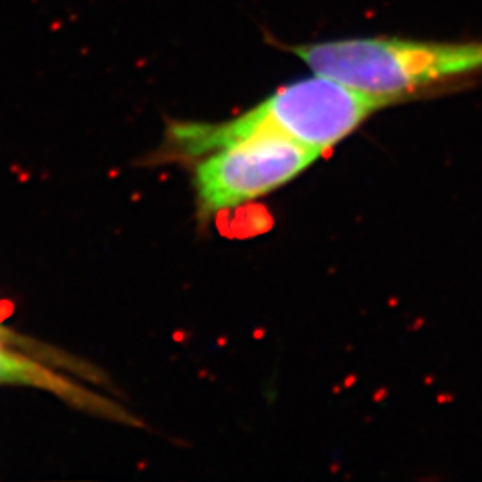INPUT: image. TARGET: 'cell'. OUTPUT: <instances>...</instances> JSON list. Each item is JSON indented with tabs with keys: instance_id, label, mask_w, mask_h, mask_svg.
<instances>
[{
	"instance_id": "1",
	"label": "cell",
	"mask_w": 482,
	"mask_h": 482,
	"mask_svg": "<svg viewBox=\"0 0 482 482\" xmlns=\"http://www.w3.org/2000/svg\"><path fill=\"white\" fill-rule=\"evenodd\" d=\"M391 104H395L393 100L315 73L282 86L233 120L171 123L168 145L171 154L204 158L254 132L274 130L323 156L359 129L372 114Z\"/></svg>"
},
{
	"instance_id": "2",
	"label": "cell",
	"mask_w": 482,
	"mask_h": 482,
	"mask_svg": "<svg viewBox=\"0 0 482 482\" xmlns=\"http://www.w3.org/2000/svg\"><path fill=\"white\" fill-rule=\"evenodd\" d=\"M279 48L300 57L313 73L393 102L482 70V41L366 36Z\"/></svg>"
},
{
	"instance_id": "4",
	"label": "cell",
	"mask_w": 482,
	"mask_h": 482,
	"mask_svg": "<svg viewBox=\"0 0 482 482\" xmlns=\"http://www.w3.org/2000/svg\"><path fill=\"white\" fill-rule=\"evenodd\" d=\"M0 386H24L47 391L77 409L114 421H134L123 407L66 375L43 364L36 354L16 352L13 345L0 341Z\"/></svg>"
},
{
	"instance_id": "3",
	"label": "cell",
	"mask_w": 482,
	"mask_h": 482,
	"mask_svg": "<svg viewBox=\"0 0 482 482\" xmlns=\"http://www.w3.org/2000/svg\"><path fill=\"white\" fill-rule=\"evenodd\" d=\"M320 152L274 130L252 136L204 156L197 164L195 189L205 215L240 207L293 181Z\"/></svg>"
},
{
	"instance_id": "5",
	"label": "cell",
	"mask_w": 482,
	"mask_h": 482,
	"mask_svg": "<svg viewBox=\"0 0 482 482\" xmlns=\"http://www.w3.org/2000/svg\"><path fill=\"white\" fill-rule=\"evenodd\" d=\"M0 341L9 343V345L18 346V349H24V350H25V349H29V346H36V349H38V345H36L34 341H31V339L22 338V336H18L16 332L9 331V329L2 327V325H0Z\"/></svg>"
}]
</instances>
